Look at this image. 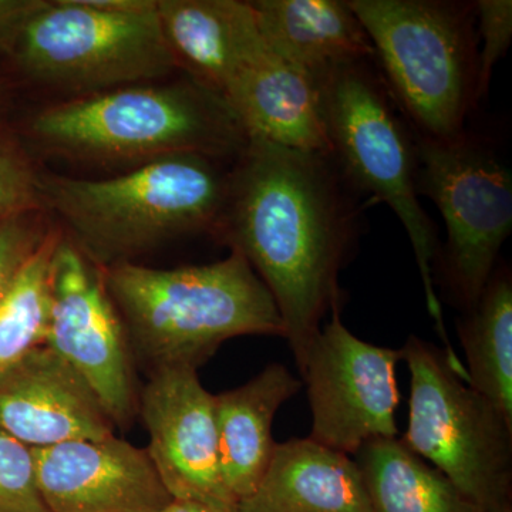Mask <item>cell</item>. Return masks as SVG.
<instances>
[{"instance_id": "obj_1", "label": "cell", "mask_w": 512, "mask_h": 512, "mask_svg": "<svg viewBox=\"0 0 512 512\" xmlns=\"http://www.w3.org/2000/svg\"><path fill=\"white\" fill-rule=\"evenodd\" d=\"M333 158L248 138L229 177L217 231L276 303L301 369L340 306L339 272L359 234V208Z\"/></svg>"}, {"instance_id": "obj_2", "label": "cell", "mask_w": 512, "mask_h": 512, "mask_svg": "<svg viewBox=\"0 0 512 512\" xmlns=\"http://www.w3.org/2000/svg\"><path fill=\"white\" fill-rule=\"evenodd\" d=\"M101 275L131 342L153 370L198 369L238 336L285 338L271 292L238 249L214 264L156 269L126 261Z\"/></svg>"}, {"instance_id": "obj_3", "label": "cell", "mask_w": 512, "mask_h": 512, "mask_svg": "<svg viewBox=\"0 0 512 512\" xmlns=\"http://www.w3.org/2000/svg\"><path fill=\"white\" fill-rule=\"evenodd\" d=\"M210 156L178 153L109 180L37 178V194L106 268L180 235L217 231L229 177Z\"/></svg>"}, {"instance_id": "obj_4", "label": "cell", "mask_w": 512, "mask_h": 512, "mask_svg": "<svg viewBox=\"0 0 512 512\" xmlns=\"http://www.w3.org/2000/svg\"><path fill=\"white\" fill-rule=\"evenodd\" d=\"M370 63L340 64L319 77L330 157L350 187L386 202L402 221L448 363L456 375L466 379V367L448 338L434 288L433 266L440 245L416 190L414 136L407 131L383 77L377 76Z\"/></svg>"}, {"instance_id": "obj_5", "label": "cell", "mask_w": 512, "mask_h": 512, "mask_svg": "<svg viewBox=\"0 0 512 512\" xmlns=\"http://www.w3.org/2000/svg\"><path fill=\"white\" fill-rule=\"evenodd\" d=\"M365 28L397 106L414 134L456 140L474 104V2L348 0Z\"/></svg>"}, {"instance_id": "obj_6", "label": "cell", "mask_w": 512, "mask_h": 512, "mask_svg": "<svg viewBox=\"0 0 512 512\" xmlns=\"http://www.w3.org/2000/svg\"><path fill=\"white\" fill-rule=\"evenodd\" d=\"M32 131L47 146L80 157L241 154L248 138L225 101L194 86L121 87L50 107Z\"/></svg>"}, {"instance_id": "obj_7", "label": "cell", "mask_w": 512, "mask_h": 512, "mask_svg": "<svg viewBox=\"0 0 512 512\" xmlns=\"http://www.w3.org/2000/svg\"><path fill=\"white\" fill-rule=\"evenodd\" d=\"M402 353L410 372L403 443L484 512H512V421L433 343L412 336Z\"/></svg>"}, {"instance_id": "obj_8", "label": "cell", "mask_w": 512, "mask_h": 512, "mask_svg": "<svg viewBox=\"0 0 512 512\" xmlns=\"http://www.w3.org/2000/svg\"><path fill=\"white\" fill-rule=\"evenodd\" d=\"M413 136L417 194L436 204L447 229L433 271L439 266L451 301L468 312L511 234V173L490 147L466 133L451 141Z\"/></svg>"}, {"instance_id": "obj_9", "label": "cell", "mask_w": 512, "mask_h": 512, "mask_svg": "<svg viewBox=\"0 0 512 512\" xmlns=\"http://www.w3.org/2000/svg\"><path fill=\"white\" fill-rule=\"evenodd\" d=\"M13 50L33 79L76 92L160 79L178 66L157 3L114 12L92 0H47Z\"/></svg>"}, {"instance_id": "obj_10", "label": "cell", "mask_w": 512, "mask_h": 512, "mask_svg": "<svg viewBox=\"0 0 512 512\" xmlns=\"http://www.w3.org/2000/svg\"><path fill=\"white\" fill-rule=\"evenodd\" d=\"M402 359V349L357 338L343 325L340 306L333 308L299 369L308 384L311 439L348 456L369 441L396 439Z\"/></svg>"}, {"instance_id": "obj_11", "label": "cell", "mask_w": 512, "mask_h": 512, "mask_svg": "<svg viewBox=\"0 0 512 512\" xmlns=\"http://www.w3.org/2000/svg\"><path fill=\"white\" fill-rule=\"evenodd\" d=\"M49 335L55 350L92 387L113 424L136 412L127 340L103 275L72 241H57L50 268Z\"/></svg>"}, {"instance_id": "obj_12", "label": "cell", "mask_w": 512, "mask_h": 512, "mask_svg": "<svg viewBox=\"0 0 512 512\" xmlns=\"http://www.w3.org/2000/svg\"><path fill=\"white\" fill-rule=\"evenodd\" d=\"M140 412L150 436L148 456L171 498L237 512L221 476L214 396L202 386L197 369L153 370Z\"/></svg>"}, {"instance_id": "obj_13", "label": "cell", "mask_w": 512, "mask_h": 512, "mask_svg": "<svg viewBox=\"0 0 512 512\" xmlns=\"http://www.w3.org/2000/svg\"><path fill=\"white\" fill-rule=\"evenodd\" d=\"M50 512H160L173 498L147 450L111 436L32 448Z\"/></svg>"}, {"instance_id": "obj_14", "label": "cell", "mask_w": 512, "mask_h": 512, "mask_svg": "<svg viewBox=\"0 0 512 512\" xmlns=\"http://www.w3.org/2000/svg\"><path fill=\"white\" fill-rule=\"evenodd\" d=\"M113 426L92 387L49 346L0 377V430L26 446L109 439Z\"/></svg>"}, {"instance_id": "obj_15", "label": "cell", "mask_w": 512, "mask_h": 512, "mask_svg": "<svg viewBox=\"0 0 512 512\" xmlns=\"http://www.w3.org/2000/svg\"><path fill=\"white\" fill-rule=\"evenodd\" d=\"M247 138L330 156L319 77L259 47L224 96Z\"/></svg>"}, {"instance_id": "obj_16", "label": "cell", "mask_w": 512, "mask_h": 512, "mask_svg": "<svg viewBox=\"0 0 512 512\" xmlns=\"http://www.w3.org/2000/svg\"><path fill=\"white\" fill-rule=\"evenodd\" d=\"M157 15L178 66L224 100L239 70L264 45L251 2L157 0Z\"/></svg>"}, {"instance_id": "obj_17", "label": "cell", "mask_w": 512, "mask_h": 512, "mask_svg": "<svg viewBox=\"0 0 512 512\" xmlns=\"http://www.w3.org/2000/svg\"><path fill=\"white\" fill-rule=\"evenodd\" d=\"M237 512H372L355 460L318 441L276 443L264 476Z\"/></svg>"}, {"instance_id": "obj_18", "label": "cell", "mask_w": 512, "mask_h": 512, "mask_svg": "<svg viewBox=\"0 0 512 512\" xmlns=\"http://www.w3.org/2000/svg\"><path fill=\"white\" fill-rule=\"evenodd\" d=\"M301 386L302 380L275 363L238 389L214 396L222 481L237 503L264 476L276 447L275 414Z\"/></svg>"}, {"instance_id": "obj_19", "label": "cell", "mask_w": 512, "mask_h": 512, "mask_svg": "<svg viewBox=\"0 0 512 512\" xmlns=\"http://www.w3.org/2000/svg\"><path fill=\"white\" fill-rule=\"evenodd\" d=\"M251 6L269 49L313 76L375 59L372 42L348 2L255 0Z\"/></svg>"}, {"instance_id": "obj_20", "label": "cell", "mask_w": 512, "mask_h": 512, "mask_svg": "<svg viewBox=\"0 0 512 512\" xmlns=\"http://www.w3.org/2000/svg\"><path fill=\"white\" fill-rule=\"evenodd\" d=\"M356 454L372 512H484L402 440H372Z\"/></svg>"}, {"instance_id": "obj_21", "label": "cell", "mask_w": 512, "mask_h": 512, "mask_svg": "<svg viewBox=\"0 0 512 512\" xmlns=\"http://www.w3.org/2000/svg\"><path fill=\"white\" fill-rule=\"evenodd\" d=\"M468 384L512 421V279L494 272L477 305L458 322Z\"/></svg>"}, {"instance_id": "obj_22", "label": "cell", "mask_w": 512, "mask_h": 512, "mask_svg": "<svg viewBox=\"0 0 512 512\" xmlns=\"http://www.w3.org/2000/svg\"><path fill=\"white\" fill-rule=\"evenodd\" d=\"M57 241L52 234L42 238L0 301V377L46 345L52 308L50 268Z\"/></svg>"}, {"instance_id": "obj_23", "label": "cell", "mask_w": 512, "mask_h": 512, "mask_svg": "<svg viewBox=\"0 0 512 512\" xmlns=\"http://www.w3.org/2000/svg\"><path fill=\"white\" fill-rule=\"evenodd\" d=\"M0 512H50L37 487L32 447L0 430Z\"/></svg>"}, {"instance_id": "obj_24", "label": "cell", "mask_w": 512, "mask_h": 512, "mask_svg": "<svg viewBox=\"0 0 512 512\" xmlns=\"http://www.w3.org/2000/svg\"><path fill=\"white\" fill-rule=\"evenodd\" d=\"M477 36L483 40V49L477 57V79L474 103L487 96L493 79L494 67L507 53L512 39L511 0H478L474 2Z\"/></svg>"}, {"instance_id": "obj_25", "label": "cell", "mask_w": 512, "mask_h": 512, "mask_svg": "<svg viewBox=\"0 0 512 512\" xmlns=\"http://www.w3.org/2000/svg\"><path fill=\"white\" fill-rule=\"evenodd\" d=\"M37 178L16 154L0 147V220L35 207Z\"/></svg>"}, {"instance_id": "obj_26", "label": "cell", "mask_w": 512, "mask_h": 512, "mask_svg": "<svg viewBox=\"0 0 512 512\" xmlns=\"http://www.w3.org/2000/svg\"><path fill=\"white\" fill-rule=\"evenodd\" d=\"M25 214L0 220V301L20 266L42 241Z\"/></svg>"}, {"instance_id": "obj_27", "label": "cell", "mask_w": 512, "mask_h": 512, "mask_svg": "<svg viewBox=\"0 0 512 512\" xmlns=\"http://www.w3.org/2000/svg\"><path fill=\"white\" fill-rule=\"evenodd\" d=\"M47 0H0V50L15 49L23 29Z\"/></svg>"}, {"instance_id": "obj_28", "label": "cell", "mask_w": 512, "mask_h": 512, "mask_svg": "<svg viewBox=\"0 0 512 512\" xmlns=\"http://www.w3.org/2000/svg\"><path fill=\"white\" fill-rule=\"evenodd\" d=\"M160 512H224L215 510L210 505L198 503L194 500H173L170 501Z\"/></svg>"}]
</instances>
